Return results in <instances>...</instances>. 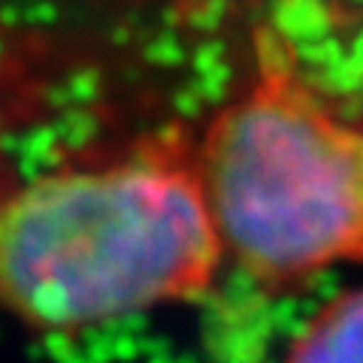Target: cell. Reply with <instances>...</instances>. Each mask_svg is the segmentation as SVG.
Segmentation results:
<instances>
[{"instance_id": "7a4b0ae2", "label": "cell", "mask_w": 363, "mask_h": 363, "mask_svg": "<svg viewBox=\"0 0 363 363\" xmlns=\"http://www.w3.org/2000/svg\"><path fill=\"white\" fill-rule=\"evenodd\" d=\"M194 161L224 257L218 291L233 281L279 303L363 264V124L339 116L272 33L194 140Z\"/></svg>"}, {"instance_id": "3957f363", "label": "cell", "mask_w": 363, "mask_h": 363, "mask_svg": "<svg viewBox=\"0 0 363 363\" xmlns=\"http://www.w3.org/2000/svg\"><path fill=\"white\" fill-rule=\"evenodd\" d=\"M281 363H363V285L318 306L291 333Z\"/></svg>"}, {"instance_id": "6da1fadb", "label": "cell", "mask_w": 363, "mask_h": 363, "mask_svg": "<svg viewBox=\"0 0 363 363\" xmlns=\"http://www.w3.org/2000/svg\"><path fill=\"white\" fill-rule=\"evenodd\" d=\"M221 276L194 145L155 136L30 173L0 155V312L28 330L206 303Z\"/></svg>"}]
</instances>
